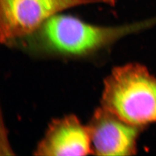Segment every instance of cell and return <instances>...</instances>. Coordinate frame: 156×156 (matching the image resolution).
<instances>
[{
  "instance_id": "obj_4",
  "label": "cell",
  "mask_w": 156,
  "mask_h": 156,
  "mask_svg": "<svg viewBox=\"0 0 156 156\" xmlns=\"http://www.w3.org/2000/svg\"><path fill=\"white\" fill-rule=\"evenodd\" d=\"M145 128L130 124L102 107L88 126L92 154L98 156H132Z\"/></svg>"
},
{
  "instance_id": "obj_1",
  "label": "cell",
  "mask_w": 156,
  "mask_h": 156,
  "mask_svg": "<svg viewBox=\"0 0 156 156\" xmlns=\"http://www.w3.org/2000/svg\"><path fill=\"white\" fill-rule=\"evenodd\" d=\"M156 24V18L122 26L102 27L75 17L57 14L34 33V45L50 53L80 56Z\"/></svg>"
},
{
  "instance_id": "obj_3",
  "label": "cell",
  "mask_w": 156,
  "mask_h": 156,
  "mask_svg": "<svg viewBox=\"0 0 156 156\" xmlns=\"http://www.w3.org/2000/svg\"><path fill=\"white\" fill-rule=\"evenodd\" d=\"M109 0H1V41L7 42L35 33L51 17L78 6Z\"/></svg>"
},
{
  "instance_id": "obj_5",
  "label": "cell",
  "mask_w": 156,
  "mask_h": 156,
  "mask_svg": "<svg viewBox=\"0 0 156 156\" xmlns=\"http://www.w3.org/2000/svg\"><path fill=\"white\" fill-rule=\"evenodd\" d=\"M92 154L88 127L75 116L53 121L35 151L38 156H86Z\"/></svg>"
},
{
  "instance_id": "obj_2",
  "label": "cell",
  "mask_w": 156,
  "mask_h": 156,
  "mask_svg": "<svg viewBox=\"0 0 156 156\" xmlns=\"http://www.w3.org/2000/svg\"><path fill=\"white\" fill-rule=\"evenodd\" d=\"M104 108L130 124L156 122V77L144 66L130 63L115 68L105 82Z\"/></svg>"
}]
</instances>
